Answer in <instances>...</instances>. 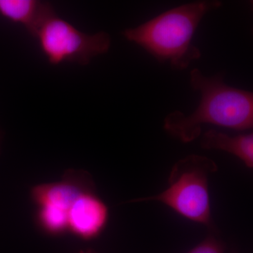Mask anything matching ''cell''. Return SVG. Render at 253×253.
Here are the masks:
<instances>
[{
    "mask_svg": "<svg viewBox=\"0 0 253 253\" xmlns=\"http://www.w3.org/2000/svg\"><path fill=\"white\" fill-rule=\"evenodd\" d=\"M221 6L219 1H201L169 10L136 28L123 32L132 42L160 62H169L177 70L185 69L201 56L192 44L195 31L205 15Z\"/></svg>",
    "mask_w": 253,
    "mask_h": 253,
    "instance_id": "cell-2",
    "label": "cell"
},
{
    "mask_svg": "<svg viewBox=\"0 0 253 253\" xmlns=\"http://www.w3.org/2000/svg\"><path fill=\"white\" fill-rule=\"evenodd\" d=\"M54 10L51 4L38 0H0V15L23 26L33 36Z\"/></svg>",
    "mask_w": 253,
    "mask_h": 253,
    "instance_id": "cell-7",
    "label": "cell"
},
{
    "mask_svg": "<svg viewBox=\"0 0 253 253\" xmlns=\"http://www.w3.org/2000/svg\"><path fill=\"white\" fill-rule=\"evenodd\" d=\"M218 170L211 158L189 155L173 166L168 186L160 194L128 201V203L158 202L181 217L216 231L211 212L210 176Z\"/></svg>",
    "mask_w": 253,
    "mask_h": 253,
    "instance_id": "cell-3",
    "label": "cell"
},
{
    "mask_svg": "<svg viewBox=\"0 0 253 253\" xmlns=\"http://www.w3.org/2000/svg\"><path fill=\"white\" fill-rule=\"evenodd\" d=\"M89 173L68 169L56 182L38 184L32 188L31 198L37 207L38 227L47 235L58 236L68 233V213L78 196L93 187Z\"/></svg>",
    "mask_w": 253,
    "mask_h": 253,
    "instance_id": "cell-5",
    "label": "cell"
},
{
    "mask_svg": "<svg viewBox=\"0 0 253 253\" xmlns=\"http://www.w3.org/2000/svg\"><path fill=\"white\" fill-rule=\"evenodd\" d=\"M201 147L207 150H219L234 155L249 169L253 168V134L231 136L225 133L211 129L201 140Z\"/></svg>",
    "mask_w": 253,
    "mask_h": 253,
    "instance_id": "cell-8",
    "label": "cell"
},
{
    "mask_svg": "<svg viewBox=\"0 0 253 253\" xmlns=\"http://www.w3.org/2000/svg\"><path fill=\"white\" fill-rule=\"evenodd\" d=\"M109 208L95 186L82 192L68 213V233L83 241L97 239L109 221Z\"/></svg>",
    "mask_w": 253,
    "mask_h": 253,
    "instance_id": "cell-6",
    "label": "cell"
},
{
    "mask_svg": "<svg viewBox=\"0 0 253 253\" xmlns=\"http://www.w3.org/2000/svg\"><path fill=\"white\" fill-rule=\"evenodd\" d=\"M78 253H98L94 251V250L91 249H86L84 250H81Z\"/></svg>",
    "mask_w": 253,
    "mask_h": 253,
    "instance_id": "cell-10",
    "label": "cell"
},
{
    "mask_svg": "<svg viewBox=\"0 0 253 253\" xmlns=\"http://www.w3.org/2000/svg\"><path fill=\"white\" fill-rule=\"evenodd\" d=\"M190 76L191 87L201 93V102L189 116L179 111L168 115L164 128L169 134L189 143L199 137L204 124L239 131L252 129V92L226 85L222 73L206 77L199 69H194Z\"/></svg>",
    "mask_w": 253,
    "mask_h": 253,
    "instance_id": "cell-1",
    "label": "cell"
},
{
    "mask_svg": "<svg viewBox=\"0 0 253 253\" xmlns=\"http://www.w3.org/2000/svg\"><path fill=\"white\" fill-rule=\"evenodd\" d=\"M225 245L214 235H210L187 253H224Z\"/></svg>",
    "mask_w": 253,
    "mask_h": 253,
    "instance_id": "cell-9",
    "label": "cell"
},
{
    "mask_svg": "<svg viewBox=\"0 0 253 253\" xmlns=\"http://www.w3.org/2000/svg\"><path fill=\"white\" fill-rule=\"evenodd\" d=\"M41 52L50 64L76 63L86 65L110 49L111 37L105 32L89 35L54 13L33 35Z\"/></svg>",
    "mask_w": 253,
    "mask_h": 253,
    "instance_id": "cell-4",
    "label": "cell"
}]
</instances>
